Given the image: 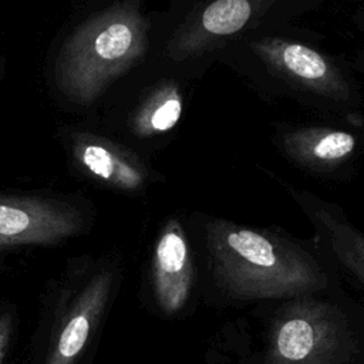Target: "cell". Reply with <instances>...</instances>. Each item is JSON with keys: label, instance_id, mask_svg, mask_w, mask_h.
Instances as JSON below:
<instances>
[{"label": "cell", "instance_id": "1", "mask_svg": "<svg viewBox=\"0 0 364 364\" xmlns=\"http://www.w3.org/2000/svg\"><path fill=\"white\" fill-rule=\"evenodd\" d=\"M192 222L200 300L208 307L245 309L343 282L314 240L216 216Z\"/></svg>", "mask_w": 364, "mask_h": 364}, {"label": "cell", "instance_id": "4", "mask_svg": "<svg viewBox=\"0 0 364 364\" xmlns=\"http://www.w3.org/2000/svg\"><path fill=\"white\" fill-rule=\"evenodd\" d=\"M148 296L164 320H186L200 300L199 264L189 226L178 216L161 228L148 267Z\"/></svg>", "mask_w": 364, "mask_h": 364}, {"label": "cell", "instance_id": "11", "mask_svg": "<svg viewBox=\"0 0 364 364\" xmlns=\"http://www.w3.org/2000/svg\"><path fill=\"white\" fill-rule=\"evenodd\" d=\"M284 152L297 164L317 169H331L346 162L355 151V136L327 127H304L286 132L282 138Z\"/></svg>", "mask_w": 364, "mask_h": 364}, {"label": "cell", "instance_id": "7", "mask_svg": "<svg viewBox=\"0 0 364 364\" xmlns=\"http://www.w3.org/2000/svg\"><path fill=\"white\" fill-rule=\"evenodd\" d=\"M274 0H212L189 14L172 36L166 54L175 61L203 54L236 34Z\"/></svg>", "mask_w": 364, "mask_h": 364}, {"label": "cell", "instance_id": "12", "mask_svg": "<svg viewBox=\"0 0 364 364\" xmlns=\"http://www.w3.org/2000/svg\"><path fill=\"white\" fill-rule=\"evenodd\" d=\"M183 97L176 82L162 81L142 101L132 117V129L139 136H151L172 129L182 112Z\"/></svg>", "mask_w": 364, "mask_h": 364}, {"label": "cell", "instance_id": "3", "mask_svg": "<svg viewBox=\"0 0 364 364\" xmlns=\"http://www.w3.org/2000/svg\"><path fill=\"white\" fill-rule=\"evenodd\" d=\"M146 34L148 23L131 0L88 18L63 46L57 68L61 91L75 102H92L144 58Z\"/></svg>", "mask_w": 364, "mask_h": 364}, {"label": "cell", "instance_id": "2", "mask_svg": "<svg viewBox=\"0 0 364 364\" xmlns=\"http://www.w3.org/2000/svg\"><path fill=\"white\" fill-rule=\"evenodd\" d=\"M256 340L236 364H364V304L343 282L252 306Z\"/></svg>", "mask_w": 364, "mask_h": 364}, {"label": "cell", "instance_id": "9", "mask_svg": "<svg viewBox=\"0 0 364 364\" xmlns=\"http://www.w3.org/2000/svg\"><path fill=\"white\" fill-rule=\"evenodd\" d=\"M115 284L117 272L112 269L97 272L85 283L55 334L46 364L78 363L94 328L107 310Z\"/></svg>", "mask_w": 364, "mask_h": 364}, {"label": "cell", "instance_id": "10", "mask_svg": "<svg viewBox=\"0 0 364 364\" xmlns=\"http://www.w3.org/2000/svg\"><path fill=\"white\" fill-rule=\"evenodd\" d=\"M78 164L95 178L122 191H139L148 181L144 164L129 151L107 139L80 135L74 142Z\"/></svg>", "mask_w": 364, "mask_h": 364}, {"label": "cell", "instance_id": "8", "mask_svg": "<svg viewBox=\"0 0 364 364\" xmlns=\"http://www.w3.org/2000/svg\"><path fill=\"white\" fill-rule=\"evenodd\" d=\"M297 200L316 230L314 242L340 279H347L364 296V233L334 205L306 193Z\"/></svg>", "mask_w": 364, "mask_h": 364}, {"label": "cell", "instance_id": "6", "mask_svg": "<svg viewBox=\"0 0 364 364\" xmlns=\"http://www.w3.org/2000/svg\"><path fill=\"white\" fill-rule=\"evenodd\" d=\"M255 54L294 87L347 101L350 88L338 67L318 51L282 37H262L250 43Z\"/></svg>", "mask_w": 364, "mask_h": 364}, {"label": "cell", "instance_id": "13", "mask_svg": "<svg viewBox=\"0 0 364 364\" xmlns=\"http://www.w3.org/2000/svg\"><path fill=\"white\" fill-rule=\"evenodd\" d=\"M13 333V317L6 313L0 314V364H3L6 351L9 348Z\"/></svg>", "mask_w": 364, "mask_h": 364}, {"label": "cell", "instance_id": "5", "mask_svg": "<svg viewBox=\"0 0 364 364\" xmlns=\"http://www.w3.org/2000/svg\"><path fill=\"white\" fill-rule=\"evenodd\" d=\"M82 228L80 212L64 203L33 196H0V245H55Z\"/></svg>", "mask_w": 364, "mask_h": 364}]
</instances>
